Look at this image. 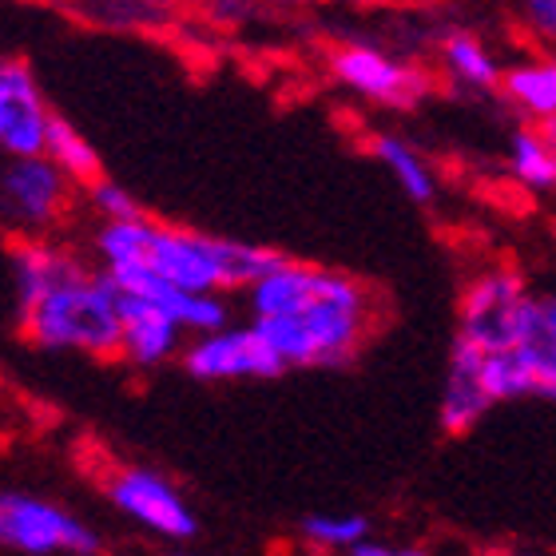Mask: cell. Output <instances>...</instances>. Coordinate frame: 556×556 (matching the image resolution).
Instances as JSON below:
<instances>
[{"label": "cell", "mask_w": 556, "mask_h": 556, "mask_svg": "<svg viewBox=\"0 0 556 556\" xmlns=\"http://www.w3.org/2000/svg\"><path fill=\"white\" fill-rule=\"evenodd\" d=\"M441 64H445V76L453 84L473 88V92H493V88H501V76H505L497 56L485 48V40L465 33V28H450L441 36Z\"/></svg>", "instance_id": "2e32d148"}, {"label": "cell", "mask_w": 556, "mask_h": 556, "mask_svg": "<svg viewBox=\"0 0 556 556\" xmlns=\"http://www.w3.org/2000/svg\"><path fill=\"white\" fill-rule=\"evenodd\" d=\"M509 175L529 191H553L556 187V160L536 128L513 131L509 139Z\"/></svg>", "instance_id": "d6986e66"}, {"label": "cell", "mask_w": 556, "mask_h": 556, "mask_svg": "<svg viewBox=\"0 0 556 556\" xmlns=\"http://www.w3.org/2000/svg\"><path fill=\"white\" fill-rule=\"evenodd\" d=\"M302 536L318 548L334 553H354L362 541H370V521L362 513H311L302 517Z\"/></svg>", "instance_id": "ffe728a7"}, {"label": "cell", "mask_w": 556, "mask_h": 556, "mask_svg": "<svg viewBox=\"0 0 556 556\" xmlns=\"http://www.w3.org/2000/svg\"><path fill=\"white\" fill-rule=\"evenodd\" d=\"M0 545L24 556H100V533L68 513L33 493H0Z\"/></svg>", "instance_id": "52a82bcc"}, {"label": "cell", "mask_w": 556, "mask_h": 556, "mask_svg": "<svg viewBox=\"0 0 556 556\" xmlns=\"http://www.w3.org/2000/svg\"><path fill=\"white\" fill-rule=\"evenodd\" d=\"M108 497L116 505L124 517L148 529V533L163 536V541H191L199 533V521L191 505L179 497V489L167 481L155 469H139V465H128V469H116L112 481H108Z\"/></svg>", "instance_id": "ba28073f"}, {"label": "cell", "mask_w": 556, "mask_h": 556, "mask_svg": "<svg viewBox=\"0 0 556 556\" xmlns=\"http://www.w3.org/2000/svg\"><path fill=\"white\" fill-rule=\"evenodd\" d=\"M179 346H184V330L160 306L119 294V358L139 370H155L163 362H172Z\"/></svg>", "instance_id": "5bb4252c"}, {"label": "cell", "mask_w": 556, "mask_h": 556, "mask_svg": "<svg viewBox=\"0 0 556 556\" xmlns=\"http://www.w3.org/2000/svg\"><path fill=\"white\" fill-rule=\"evenodd\" d=\"M175 556H191V553H175Z\"/></svg>", "instance_id": "d4e9b609"}, {"label": "cell", "mask_w": 556, "mask_h": 556, "mask_svg": "<svg viewBox=\"0 0 556 556\" xmlns=\"http://www.w3.org/2000/svg\"><path fill=\"white\" fill-rule=\"evenodd\" d=\"M485 382L493 402H517V397L556 402V290L529 299L517 346L509 354L485 358Z\"/></svg>", "instance_id": "277c9868"}, {"label": "cell", "mask_w": 556, "mask_h": 556, "mask_svg": "<svg viewBox=\"0 0 556 556\" xmlns=\"http://www.w3.org/2000/svg\"><path fill=\"white\" fill-rule=\"evenodd\" d=\"M330 76L362 100L390 108H414L429 92L426 72L370 45H338L330 52Z\"/></svg>", "instance_id": "30bf717a"}, {"label": "cell", "mask_w": 556, "mask_h": 556, "mask_svg": "<svg viewBox=\"0 0 556 556\" xmlns=\"http://www.w3.org/2000/svg\"><path fill=\"white\" fill-rule=\"evenodd\" d=\"M533 299V290L525 287V278L509 267H493L477 275L462 294L457 306V342L481 350L485 358L509 354L517 346L525 323V306Z\"/></svg>", "instance_id": "8992f818"}, {"label": "cell", "mask_w": 556, "mask_h": 556, "mask_svg": "<svg viewBox=\"0 0 556 556\" xmlns=\"http://www.w3.org/2000/svg\"><path fill=\"white\" fill-rule=\"evenodd\" d=\"M536 131H541V139L548 143V151H553V160H556V116H553V119H545V124H541Z\"/></svg>", "instance_id": "cb8c5ba5"}, {"label": "cell", "mask_w": 556, "mask_h": 556, "mask_svg": "<svg viewBox=\"0 0 556 556\" xmlns=\"http://www.w3.org/2000/svg\"><path fill=\"white\" fill-rule=\"evenodd\" d=\"M501 92L521 116L533 119V128H541L545 119L556 116V60L553 56H536L521 60L505 68L501 76Z\"/></svg>", "instance_id": "9a60e30c"}, {"label": "cell", "mask_w": 556, "mask_h": 556, "mask_svg": "<svg viewBox=\"0 0 556 556\" xmlns=\"http://www.w3.org/2000/svg\"><path fill=\"white\" fill-rule=\"evenodd\" d=\"M112 278V287L119 294H131V299H143L151 306H160L167 318H172L179 330L195 338H207V334H219L231 326V302L223 299V294H191V290H179L172 282H163V278L148 275V270H116Z\"/></svg>", "instance_id": "7c38bea8"}, {"label": "cell", "mask_w": 556, "mask_h": 556, "mask_svg": "<svg viewBox=\"0 0 556 556\" xmlns=\"http://www.w3.org/2000/svg\"><path fill=\"white\" fill-rule=\"evenodd\" d=\"M45 155L56 163L60 172L68 175L76 187H92V184H100V179H104V167H100V155H96L92 139L84 136L76 124H68L64 116L52 119Z\"/></svg>", "instance_id": "ac0fdd59"}, {"label": "cell", "mask_w": 556, "mask_h": 556, "mask_svg": "<svg viewBox=\"0 0 556 556\" xmlns=\"http://www.w3.org/2000/svg\"><path fill=\"white\" fill-rule=\"evenodd\" d=\"M52 119L56 112L48 108L33 68L24 60H0V155L4 160L45 155Z\"/></svg>", "instance_id": "8fae6325"}, {"label": "cell", "mask_w": 556, "mask_h": 556, "mask_svg": "<svg viewBox=\"0 0 556 556\" xmlns=\"http://www.w3.org/2000/svg\"><path fill=\"white\" fill-rule=\"evenodd\" d=\"M184 370L199 382H267L287 370L255 326H227L219 334L195 338L184 350Z\"/></svg>", "instance_id": "9c48e42d"}, {"label": "cell", "mask_w": 556, "mask_h": 556, "mask_svg": "<svg viewBox=\"0 0 556 556\" xmlns=\"http://www.w3.org/2000/svg\"><path fill=\"white\" fill-rule=\"evenodd\" d=\"M96 255L104 263V275L148 270V275L179 290H191V294L251 290L258 278H267L287 258L270 247L172 227V223H155L148 215L128 223H100Z\"/></svg>", "instance_id": "3957f363"}, {"label": "cell", "mask_w": 556, "mask_h": 556, "mask_svg": "<svg viewBox=\"0 0 556 556\" xmlns=\"http://www.w3.org/2000/svg\"><path fill=\"white\" fill-rule=\"evenodd\" d=\"M12 287L21 334L40 350L119 354V294L112 278L84 267L64 247L36 239L12 247Z\"/></svg>", "instance_id": "7a4b0ae2"}, {"label": "cell", "mask_w": 556, "mask_h": 556, "mask_svg": "<svg viewBox=\"0 0 556 556\" xmlns=\"http://www.w3.org/2000/svg\"><path fill=\"white\" fill-rule=\"evenodd\" d=\"M350 556H429L417 545H390V541H362Z\"/></svg>", "instance_id": "603a6c76"}, {"label": "cell", "mask_w": 556, "mask_h": 556, "mask_svg": "<svg viewBox=\"0 0 556 556\" xmlns=\"http://www.w3.org/2000/svg\"><path fill=\"white\" fill-rule=\"evenodd\" d=\"M493 406L497 402H493L485 382V354L453 338L445 386H441V406H438L441 429L445 433H469Z\"/></svg>", "instance_id": "4fadbf2b"}, {"label": "cell", "mask_w": 556, "mask_h": 556, "mask_svg": "<svg viewBox=\"0 0 556 556\" xmlns=\"http://www.w3.org/2000/svg\"><path fill=\"white\" fill-rule=\"evenodd\" d=\"M370 151H374V160L394 175V184L402 187L414 203H421V207H426V203H433V195H438V175H433V167L426 163V155H421L409 139L374 136Z\"/></svg>", "instance_id": "e0dca14e"}, {"label": "cell", "mask_w": 556, "mask_h": 556, "mask_svg": "<svg viewBox=\"0 0 556 556\" xmlns=\"http://www.w3.org/2000/svg\"><path fill=\"white\" fill-rule=\"evenodd\" d=\"M76 184L48 155L0 163V223L21 243H36L72 207Z\"/></svg>", "instance_id": "5b68a950"}, {"label": "cell", "mask_w": 556, "mask_h": 556, "mask_svg": "<svg viewBox=\"0 0 556 556\" xmlns=\"http://www.w3.org/2000/svg\"><path fill=\"white\" fill-rule=\"evenodd\" d=\"M521 24L536 45L556 60V0H529L521 9Z\"/></svg>", "instance_id": "7402d4cb"}, {"label": "cell", "mask_w": 556, "mask_h": 556, "mask_svg": "<svg viewBox=\"0 0 556 556\" xmlns=\"http://www.w3.org/2000/svg\"><path fill=\"white\" fill-rule=\"evenodd\" d=\"M88 199H92V207L104 215V223L143 219V211H139L136 199H131L119 184H112V179H100V184L88 187Z\"/></svg>", "instance_id": "44dd1931"}, {"label": "cell", "mask_w": 556, "mask_h": 556, "mask_svg": "<svg viewBox=\"0 0 556 556\" xmlns=\"http://www.w3.org/2000/svg\"><path fill=\"white\" fill-rule=\"evenodd\" d=\"M251 294V326L287 370L346 366L378 326V294L346 270L282 258Z\"/></svg>", "instance_id": "6da1fadb"}]
</instances>
